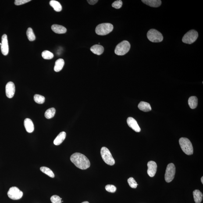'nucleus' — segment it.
Masks as SVG:
<instances>
[{"mask_svg": "<svg viewBox=\"0 0 203 203\" xmlns=\"http://www.w3.org/2000/svg\"><path fill=\"white\" fill-rule=\"evenodd\" d=\"M70 160L76 167L80 169H87L90 166L89 160L85 155L80 153L76 152L72 154Z\"/></svg>", "mask_w": 203, "mask_h": 203, "instance_id": "obj_1", "label": "nucleus"}, {"mask_svg": "<svg viewBox=\"0 0 203 203\" xmlns=\"http://www.w3.org/2000/svg\"><path fill=\"white\" fill-rule=\"evenodd\" d=\"M179 144L183 151L187 155H192L193 149L190 140L186 138L182 137L179 139Z\"/></svg>", "mask_w": 203, "mask_h": 203, "instance_id": "obj_2", "label": "nucleus"}, {"mask_svg": "<svg viewBox=\"0 0 203 203\" xmlns=\"http://www.w3.org/2000/svg\"><path fill=\"white\" fill-rule=\"evenodd\" d=\"M113 26L109 23H103L96 27V33L99 35L105 36L109 34L113 30Z\"/></svg>", "mask_w": 203, "mask_h": 203, "instance_id": "obj_3", "label": "nucleus"}, {"mask_svg": "<svg viewBox=\"0 0 203 203\" xmlns=\"http://www.w3.org/2000/svg\"><path fill=\"white\" fill-rule=\"evenodd\" d=\"M130 43L126 40H124L116 46L115 52L117 55L122 56L127 54L130 51Z\"/></svg>", "mask_w": 203, "mask_h": 203, "instance_id": "obj_4", "label": "nucleus"}, {"mask_svg": "<svg viewBox=\"0 0 203 203\" xmlns=\"http://www.w3.org/2000/svg\"><path fill=\"white\" fill-rule=\"evenodd\" d=\"M147 38L151 42L159 43L163 40L162 35L158 30L155 29H151L147 32Z\"/></svg>", "mask_w": 203, "mask_h": 203, "instance_id": "obj_5", "label": "nucleus"}, {"mask_svg": "<svg viewBox=\"0 0 203 203\" xmlns=\"http://www.w3.org/2000/svg\"><path fill=\"white\" fill-rule=\"evenodd\" d=\"M101 154L102 157L106 163L110 165H115V160L107 148L105 147H102L101 149Z\"/></svg>", "mask_w": 203, "mask_h": 203, "instance_id": "obj_6", "label": "nucleus"}, {"mask_svg": "<svg viewBox=\"0 0 203 203\" xmlns=\"http://www.w3.org/2000/svg\"><path fill=\"white\" fill-rule=\"evenodd\" d=\"M198 37V33L196 30H191L183 36L182 41L185 44H191L194 43Z\"/></svg>", "mask_w": 203, "mask_h": 203, "instance_id": "obj_7", "label": "nucleus"}, {"mask_svg": "<svg viewBox=\"0 0 203 203\" xmlns=\"http://www.w3.org/2000/svg\"><path fill=\"white\" fill-rule=\"evenodd\" d=\"M176 168L173 163H170L167 165L165 174V181L168 183H170L174 178Z\"/></svg>", "mask_w": 203, "mask_h": 203, "instance_id": "obj_8", "label": "nucleus"}, {"mask_svg": "<svg viewBox=\"0 0 203 203\" xmlns=\"http://www.w3.org/2000/svg\"><path fill=\"white\" fill-rule=\"evenodd\" d=\"M8 197L11 199L16 200L20 199L23 195V192L18 188L12 187L9 188L7 193Z\"/></svg>", "mask_w": 203, "mask_h": 203, "instance_id": "obj_9", "label": "nucleus"}, {"mask_svg": "<svg viewBox=\"0 0 203 203\" xmlns=\"http://www.w3.org/2000/svg\"><path fill=\"white\" fill-rule=\"evenodd\" d=\"M1 51L2 54L5 56L7 55L9 52L7 36L6 34H4L2 37Z\"/></svg>", "mask_w": 203, "mask_h": 203, "instance_id": "obj_10", "label": "nucleus"}, {"mask_svg": "<svg viewBox=\"0 0 203 203\" xmlns=\"http://www.w3.org/2000/svg\"><path fill=\"white\" fill-rule=\"evenodd\" d=\"M5 92L8 98H12L14 96L15 92V86L13 82H9L7 83L5 87Z\"/></svg>", "mask_w": 203, "mask_h": 203, "instance_id": "obj_11", "label": "nucleus"}, {"mask_svg": "<svg viewBox=\"0 0 203 203\" xmlns=\"http://www.w3.org/2000/svg\"><path fill=\"white\" fill-rule=\"evenodd\" d=\"M148 169L147 170V173L149 176L151 177H154L156 173L157 170V165L156 163L154 161H149L147 163Z\"/></svg>", "mask_w": 203, "mask_h": 203, "instance_id": "obj_12", "label": "nucleus"}, {"mask_svg": "<svg viewBox=\"0 0 203 203\" xmlns=\"http://www.w3.org/2000/svg\"><path fill=\"white\" fill-rule=\"evenodd\" d=\"M127 122L128 125L134 130L135 131L139 133L141 131V129L138 124L136 120L133 118L129 117L128 118Z\"/></svg>", "mask_w": 203, "mask_h": 203, "instance_id": "obj_13", "label": "nucleus"}, {"mask_svg": "<svg viewBox=\"0 0 203 203\" xmlns=\"http://www.w3.org/2000/svg\"><path fill=\"white\" fill-rule=\"evenodd\" d=\"M24 124L26 131L29 133H33L34 130V124L30 119L26 118L25 120Z\"/></svg>", "mask_w": 203, "mask_h": 203, "instance_id": "obj_14", "label": "nucleus"}, {"mask_svg": "<svg viewBox=\"0 0 203 203\" xmlns=\"http://www.w3.org/2000/svg\"><path fill=\"white\" fill-rule=\"evenodd\" d=\"M51 29L54 33L58 34H65L67 32V29L64 26L58 25H52Z\"/></svg>", "mask_w": 203, "mask_h": 203, "instance_id": "obj_15", "label": "nucleus"}, {"mask_svg": "<svg viewBox=\"0 0 203 203\" xmlns=\"http://www.w3.org/2000/svg\"><path fill=\"white\" fill-rule=\"evenodd\" d=\"M142 2L150 7H158L160 6L161 1L160 0H142Z\"/></svg>", "mask_w": 203, "mask_h": 203, "instance_id": "obj_16", "label": "nucleus"}, {"mask_svg": "<svg viewBox=\"0 0 203 203\" xmlns=\"http://www.w3.org/2000/svg\"><path fill=\"white\" fill-rule=\"evenodd\" d=\"M66 133L65 132H62L60 133L57 136L54 141V144L55 145L58 146L62 144V142L66 138Z\"/></svg>", "mask_w": 203, "mask_h": 203, "instance_id": "obj_17", "label": "nucleus"}, {"mask_svg": "<svg viewBox=\"0 0 203 203\" xmlns=\"http://www.w3.org/2000/svg\"><path fill=\"white\" fill-rule=\"evenodd\" d=\"M104 50V47L99 44H96L92 46L90 48V50L93 53L99 55L103 54Z\"/></svg>", "mask_w": 203, "mask_h": 203, "instance_id": "obj_18", "label": "nucleus"}, {"mask_svg": "<svg viewBox=\"0 0 203 203\" xmlns=\"http://www.w3.org/2000/svg\"><path fill=\"white\" fill-rule=\"evenodd\" d=\"M139 109L144 112H148L151 111L152 108L151 105L148 103L141 101L138 105Z\"/></svg>", "mask_w": 203, "mask_h": 203, "instance_id": "obj_19", "label": "nucleus"}, {"mask_svg": "<svg viewBox=\"0 0 203 203\" xmlns=\"http://www.w3.org/2000/svg\"><path fill=\"white\" fill-rule=\"evenodd\" d=\"M193 197L196 203H201L203 199V194L198 190H194L193 192Z\"/></svg>", "mask_w": 203, "mask_h": 203, "instance_id": "obj_20", "label": "nucleus"}, {"mask_svg": "<svg viewBox=\"0 0 203 203\" xmlns=\"http://www.w3.org/2000/svg\"><path fill=\"white\" fill-rule=\"evenodd\" d=\"M64 65H65V61L64 59L60 58L57 60L55 62V66H54V70L56 72L60 71L63 68Z\"/></svg>", "mask_w": 203, "mask_h": 203, "instance_id": "obj_21", "label": "nucleus"}, {"mask_svg": "<svg viewBox=\"0 0 203 203\" xmlns=\"http://www.w3.org/2000/svg\"><path fill=\"white\" fill-rule=\"evenodd\" d=\"M188 103L191 109H195L197 107L198 104V99L197 97L194 96L190 97L188 100Z\"/></svg>", "mask_w": 203, "mask_h": 203, "instance_id": "obj_22", "label": "nucleus"}, {"mask_svg": "<svg viewBox=\"0 0 203 203\" xmlns=\"http://www.w3.org/2000/svg\"><path fill=\"white\" fill-rule=\"evenodd\" d=\"M50 5L53 8L54 10L57 12H60L62 10V7L60 3L55 0H52L49 2Z\"/></svg>", "mask_w": 203, "mask_h": 203, "instance_id": "obj_23", "label": "nucleus"}, {"mask_svg": "<svg viewBox=\"0 0 203 203\" xmlns=\"http://www.w3.org/2000/svg\"><path fill=\"white\" fill-rule=\"evenodd\" d=\"M56 110L54 108H50L46 111L44 116L47 119H51L55 116Z\"/></svg>", "mask_w": 203, "mask_h": 203, "instance_id": "obj_24", "label": "nucleus"}, {"mask_svg": "<svg viewBox=\"0 0 203 203\" xmlns=\"http://www.w3.org/2000/svg\"><path fill=\"white\" fill-rule=\"evenodd\" d=\"M40 170L45 174L48 175L49 177L54 178L55 177V175L52 171L51 169L46 167H41L40 168Z\"/></svg>", "mask_w": 203, "mask_h": 203, "instance_id": "obj_25", "label": "nucleus"}, {"mask_svg": "<svg viewBox=\"0 0 203 203\" xmlns=\"http://www.w3.org/2000/svg\"><path fill=\"white\" fill-rule=\"evenodd\" d=\"M26 35L28 39L30 41H34L36 40V36L34 34L33 29L30 28H29L26 31Z\"/></svg>", "mask_w": 203, "mask_h": 203, "instance_id": "obj_26", "label": "nucleus"}, {"mask_svg": "<svg viewBox=\"0 0 203 203\" xmlns=\"http://www.w3.org/2000/svg\"><path fill=\"white\" fill-rule=\"evenodd\" d=\"M42 57L46 59H51L54 58V55L52 53L48 51H44L42 53Z\"/></svg>", "mask_w": 203, "mask_h": 203, "instance_id": "obj_27", "label": "nucleus"}, {"mask_svg": "<svg viewBox=\"0 0 203 203\" xmlns=\"http://www.w3.org/2000/svg\"><path fill=\"white\" fill-rule=\"evenodd\" d=\"M34 100L37 104H43L45 101V98L39 94H35L34 96Z\"/></svg>", "mask_w": 203, "mask_h": 203, "instance_id": "obj_28", "label": "nucleus"}, {"mask_svg": "<svg viewBox=\"0 0 203 203\" xmlns=\"http://www.w3.org/2000/svg\"><path fill=\"white\" fill-rule=\"evenodd\" d=\"M128 183L130 187L133 188H136L137 187L138 184H137V182L134 179L133 177H130L128 179Z\"/></svg>", "mask_w": 203, "mask_h": 203, "instance_id": "obj_29", "label": "nucleus"}, {"mask_svg": "<svg viewBox=\"0 0 203 203\" xmlns=\"http://www.w3.org/2000/svg\"><path fill=\"white\" fill-rule=\"evenodd\" d=\"M62 198L56 195L52 196L51 198V201L52 203H62Z\"/></svg>", "mask_w": 203, "mask_h": 203, "instance_id": "obj_30", "label": "nucleus"}, {"mask_svg": "<svg viewBox=\"0 0 203 203\" xmlns=\"http://www.w3.org/2000/svg\"><path fill=\"white\" fill-rule=\"evenodd\" d=\"M105 188L107 191L112 193L115 192L117 190L116 187L112 185H107L105 186Z\"/></svg>", "mask_w": 203, "mask_h": 203, "instance_id": "obj_31", "label": "nucleus"}, {"mask_svg": "<svg viewBox=\"0 0 203 203\" xmlns=\"http://www.w3.org/2000/svg\"><path fill=\"white\" fill-rule=\"evenodd\" d=\"M122 4H123V3H122V1H120V0H118V1H116L114 2L112 4V6L113 8H116V9H119V8H121Z\"/></svg>", "mask_w": 203, "mask_h": 203, "instance_id": "obj_32", "label": "nucleus"}, {"mask_svg": "<svg viewBox=\"0 0 203 203\" xmlns=\"http://www.w3.org/2000/svg\"><path fill=\"white\" fill-rule=\"evenodd\" d=\"M30 1V0H16L14 2V4L16 5H20L27 3Z\"/></svg>", "mask_w": 203, "mask_h": 203, "instance_id": "obj_33", "label": "nucleus"}, {"mask_svg": "<svg viewBox=\"0 0 203 203\" xmlns=\"http://www.w3.org/2000/svg\"><path fill=\"white\" fill-rule=\"evenodd\" d=\"M98 0H88L87 2L90 5H94L98 2Z\"/></svg>", "mask_w": 203, "mask_h": 203, "instance_id": "obj_34", "label": "nucleus"}, {"mask_svg": "<svg viewBox=\"0 0 203 203\" xmlns=\"http://www.w3.org/2000/svg\"><path fill=\"white\" fill-rule=\"evenodd\" d=\"M201 182L202 183V184H203V177H202L201 178Z\"/></svg>", "mask_w": 203, "mask_h": 203, "instance_id": "obj_35", "label": "nucleus"}, {"mask_svg": "<svg viewBox=\"0 0 203 203\" xmlns=\"http://www.w3.org/2000/svg\"><path fill=\"white\" fill-rule=\"evenodd\" d=\"M81 203H89V202H88L87 201H85L84 202H82Z\"/></svg>", "mask_w": 203, "mask_h": 203, "instance_id": "obj_36", "label": "nucleus"}, {"mask_svg": "<svg viewBox=\"0 0 203 203\" xmlns=\"http://www.w3.org/2000/svg\"><path fill=\"white\" fill-rule=\"evenodd\" d=\"M0 45H1V43H0Z\"/></svg>", "mask_w": 203, "mask_h": 203, "instance_id": "obj_37", "label": "nucleus"}]
</instances>
